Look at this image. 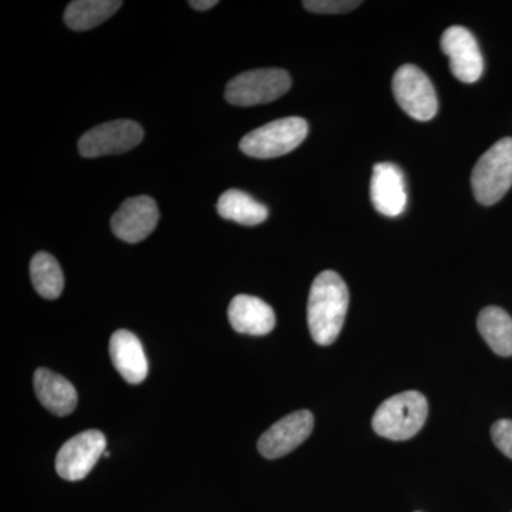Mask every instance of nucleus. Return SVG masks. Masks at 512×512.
I'll use <instances>...</instances> for the list:
<instances>
[{"mask_svg": "<svg viewBox=\"0 0 512 512\" xmlns=\"http://www.w3.org/2000/svg\"><path fill=\"white\" fill-rule=\"evenodd\" d=\"M30 278L36 292L45 299H57L62 295L64 275L55 256L39 252L30 262Z\"/></svg>", "mask_w": 512, "mask_h": 512, "instance_id": "obj_19", "label": "nucleus"}, {"mask_svg": "<svg viewBox=\"0 0 512 512\" xmlns=\"http://www.w3.org/2000/svg\"><path fill=\"white\" fill-rule=\"evenodd\" d=\"M106 436L99 430H87L67 440L56 457V471L63 480L79 481L89 476L106 451Z\"/></svg>", "mask_w": 512, "mask_h": 512, "instance_id": "obj_8", "label": "nucleus"}, {"mask_svg": "<svg viewBox=\"0 0 512 512\" xmlns=\"http://www.w3.org/2000/svg\"><path fill=\"white\" fill-rule=\"evenodd\" d=\"M394 99L404 113L417 121H429L439 111V100L429 77L414 64H404L394 73Z\"/></svg>", "mask_w": 512, "mask_h": 512, "instance_id": "obj_6", "label": "nucleus"}, {"mask_svg": "<svg viewBox=\"0 0 512 512\" xmlns=\"http://www.w3.org/2000/svg\"><path fill=\"white\" fill-rule=\"evenodd\" d=\"M478 330L497 355L512 356V319L504 309L488 306L477 319Z\"/></svg>", "mask_w": 512, "mask_h": 512, "instance_id": "obj_18", "label": "nucleus"}, {"mask_svg": "<svg viewBox=\"0 0 512 512\" xmlns=\"http://www.w3.org/2000/svg\"><path fill=\"white\" fill-rule=\"evenodd\" d=\"M217 211L224 220L247 225V227L262 224L269 215L268 208L264 204L254 200L247 192L234 190V188L221 195Z\"/></svg>", "mask_w": 512, "mask_h": 512, "instance_id": "obj_16", "label": "nucleus"}, {"mask_svg": "<svg viewBox=\"0 0 512 512\" xmlns=\"http://www.w3.org/2000/svg\"><path fill=\"white\" fill-rule=\"evenodd\" d=\"M308 131V123L301 117H285L248 133L239 148L247 156L261 160L282 157L301 146Z\"/></svg>", "mask_w": 512, "mask_h": 512, "instance_id": "obj_4", "label": "nucleus"}, {"mask_svg": "<svg viewBox=\"0 0 512 512\" xmlns=\"http://www.w3.org/2000/svg\"><path fill=\"white\" fill-rule=\"evenodd\" d=\"M292 80L282 69H258L238 74L228 83L225 99L238 107L271 103L291 89Z\"/></svg>", "mask_w": 512, "mask_h": 512, "instance_id": "obj_5", "label": "nucleus"}, {"mask_svg": "<svg viewBox=\"0 0 512 512\" xmlns=\"http://www.w3.org/2000/svg\"><path fill=\"white\" fill-rule=\"evenodd\" d=\"M315 419L309 410H299L279 421L262 434L258 450L265 458L284 457L311 436Z\"/></svg>", "mask_w": 512, "mask_h": 512, "instance_id": "obj_10", "label": "nucleus"}, {"mask_svg": "<svg viewBox=\"0 0 512 512\" xmlns=\"http://www.w3.org/2000/svg\"><path fill=\"white\" fill-rule=\"evenodd\" d=\"M349 309L345 281L333 271H325L313 281L308 301V326L312 339L329 346L339 338Z\"/></svg>", "mask_w": 512, "mask_h": 512, "instance_id": "obj_1", "label": "nucleus"}, {"mask_svg": "<svg viewBox=\"0 0 512 512\" xmlns=\"http://www.w3.org/2000/svg\"><path fill=\"white\" fill-rule=\"evenodd\" d=\"M123 6L119 0H74L64 12V22L76 32H84L109 20Z\"/></svg>", "mask_w": 512, "mask_h": 512, "instance_id": "obj_17", "label": "nucleus"}, {"mask_svg": "<svg viewBox=\"0 0 512 512\" xmlns=\"http://www.w3.org/2000/svg\"><path fill=\"white\" fill-rule=\"evenodd\" d=\"M441 49L450 60V70L460 82L473 84L484 72V59L476 37L463 26H451L441 36Z\"/></svg>", "mask_w": 512, "mask_h": 512, "instance_id": "obj_9", "label": "nucleus"}, {"mask_svg": "<svg viewBox=\"0 0 512 512\" xmlns=\"http://www.w3.org/2000/svg\"><path fill=\"white\" fill-rule=\"evenodd\" d=\"M491 437L498 450L512 460V420H498L491 429Z\"/></svg>", "mask_w": 512, "mask_h": 512, "instance_id": "obj_21", "label": "nucleus"}, {"mask_svg": "<svg viewBox=\"0 0 512 512\" xmlns=\"http://www.w3.org/2000/svg\"><path fill=\"white\" fill-rule=\"evenodd\" d=\"M512 185V138L497 141L477 161L471 174L474 197L483 205L497 204Z\"/></svg>", "mask_w": 512, "mask_h": 512, "instance_id": "obj_3", "label": "nucleus"}, {"mask_svg": "<svg viewBox=\"0 0 512 512\" xmlns=\"http://www.w3.org/2000/svg\"><path fill=\"white\" fill-rule=\"evenodd\" d=\"M111 362L130 384L143 383L148 375L146 353L140 339L126 329L117 330L110 339Z\"/></svg>", "mask_w": 512, "mask_h": 512, "instance_id": "obj_14", "label": "nucleus"}, {"mask_svg": "<svg viewBox=\"0 0 512 512\" xmlns=\"http://www.w3.org/2000/svg\"><path fill=\"white\" fill-rule=\"evenodd\" d=\"M303 8L313 13H326V15H336V13H348L362 5L357 0H305L302 3Z\"/></svg>", "mask_w": 512, "mask_h": 512, "instance_id": "obj_20", "label": "nucleus"}, {"mask_svg": "<svg viewBox=\"0 0 512 512\" xmlns=\"http://www.w3.org/2000/svg\"><path fill=\"white\" fill-rule=\"evenodd\" d=\"M429 403L419 392L394 394L380 404L373 416V430L384 439L404 441L413 439L426 423Z\"/></svg>", "mask_w": 512, "mask_h": 512, "instance_id": "obj_2", "label": "nucleus"}, {"mask_svg": "<svg viewBox=\"0 0 512 512\" xmlns=\"http://www.w3.org/2000/svg\"><path fill=\"white\" fill-rule=\"evenodd\" d=\"M373 207L384 217H399L406 210L407 191L403 171L392 163L376 164L370 180Z\"/></svg>", "mask_w": 512, "mask_h": 512, "instance_id": "obj_12", "label": "nucleus"}, {"mask_svg": "<svg viewBox=\"0 0 512 512\" xmlns=\"http://www.w3.org/2000/svg\"><path fill=\"white\" fill-rule=\"evenodd\" d=\"M188 5L195 10H210L218 5L217 0H190Z\"/></svg>", "mask_w": 512, "mask_h": 512, "instance_id": "obj_22", "label": "nucleus"}, {"mask_svg": "<svg viewBox=\"0 0 512 512\" xmlns=\"http://www.w3.org/2000/svg\"><path fill=\"white\" fill-rule=\"evenodd\" d=\"M232 329L242 335L265 336L275 328L274 309L255 296L238 295L228 308Z\"/></svg>", "mask_w": 512, "mask_h": 512, "instance_id": "obj_13", "label": "nucleus"}, {"mask_svg": "<svg viewBox=\"0 0 512 512\" xmlns=\"http://www.w3.org/2000/svg\"><path fill=\"white\" fill-rule=\"evenodd\" d=\"M160 214L156 201L147 195L128 198L111 218L114 235L127 244H137L157 228Z\"/></svg>", "mask_w": 512, "mask_h": 512, "instance_id": "obj_11", "label": "nucleus"}, {"mask_svg": "<svg viewBox=\"0 0 512 512\" xmlns=\"http://www.w3.org/2000/svg\"><path fill=\"white\" fill-rule=\"evenodd\" d=\"M144 130L131 120H114L92 128L79 141L80 156L99 158L133 150L143 141Z\"/></svg>", "mask_w": 512, "mask_h": 512, "instance_id": "obj_7", "label": "nucleus"}, {"mask_svg": "<svg viewBox=\"0 0 512 512\" xmlns=\"http://www.w3.org/2000/svg\"><path fill=\"white\" fill-rule=\"evenodd\" d=\"M35 392L45 409L56 416L72 414L77 407V392L66 377L49 369H37L33 376Z\"/></svg>", "mask_w": 512, "mask_h": 512, "instance_id": "obj_15", "label": "nucleus"}]
</instances>
